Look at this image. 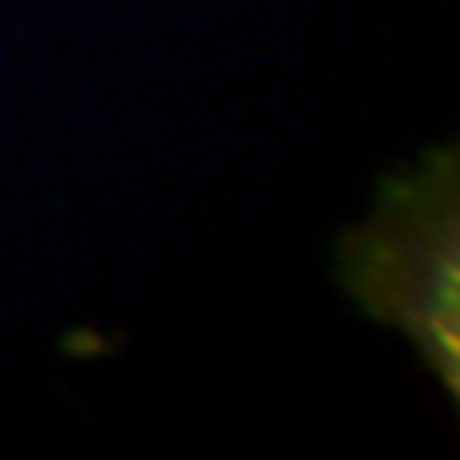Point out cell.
<instances>
[{
  "label": "cell",
  "mask_w": 460,
  "mask_h": 460,
  "mask_svg": "<svg viewBox=\"0 0 460 460\" xmlns=\"http://www.w3.org/2000/svg\"><path fill=\"white\" fill-rule=\"evenodd\" d=\"M341 281L379 324L422 349L447 401H460V175L456 149L384 183L371 222L341 239Z\"/></svg>",
  "instance_id": "6da1fadb"
}]
</instances>
